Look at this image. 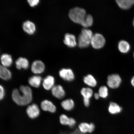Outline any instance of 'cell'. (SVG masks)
<instances>
[{"label": "cell", "mask_w": 134, "mask_h": 134, "mask_svg": "<svg viewBox=\"0 0 134 134\" xmlns=\"http://www.w3.org/2000/svg\"><path fill=\"white\" fill-rule=\"evenodd\" d=\"M21 93L18 89L13 90L12 98L17 104L24 106L29 104L32 100V92L31 88L27 86L22 85L20 88Z\"/></svg>", "instance_id": "cell-1"}, {"label": "cell", "mask_w": 134, "mask_h": 134, "mask_svg": "<svg viewBox=\"0 0 134 134\" xmlns=\"http://www.w3.org/2000/svg\"><path fill=\"white\" fill-rule=\"evenodd\" d=\"M51 92L53 96L58 99L63 98L66 95L63 87L60 85H54L51 89Z\"/></svg>", "instance_id": "cell-10"}, {"label": "cell", "mask_w": 134, "mask_h": 134, "mask_svg": "<svg viewBox=\"0 0 134 134\" xmlns=\"http://www.w3.org/2000/svg\"><path fill=\"white\" fill-rule=\"evenodd\" d=\"M116 1L118 6L123 9H129L134 4V0H117Z\"/></svg>", "instance_id": "cell-16"}, {"label": "cell", "mask_w": 134, "mask_h": 134, "mask_svg": "<svg viewBox=\"0 0 134 134\" xmlns=\"http://www.w3.org/2000/svg\"><path fill=\"white\" fill-rule=\"evenodd\" d=\"M118 48L120 52L122 53H126L129 51L130 46L129 43L128 42L122 40L119 42Z\"/></svg>", "instance_id": "cell-23"}, {"label": "cell", "mask_w": 134, "mask_h": 134, "mask_svg": "<svg viewBox=\"0 0 134 134\" xmlns=\"http://www.w3.org/2000/svg\"><path fill=\"white\" fill-rule=\"evenodd\" d=\"M93 23V19L92 16L90 14H87L86 17L81 25L83 27L88 28L91 26Z\"/></svg>", "instance_id": "cell-26"}, {"label": "cell", "mask_w": 134, "mask_h": 134, "mask_svg": "<svg viewBox=\"0 0 134 134\" xmlns=\"http://www.w3.org/2000/svg\"><path fill=\"white\" fill-rule=\"evenodd\" d=\"M93 35L91 30L85 28L82 30L78 38V45L79 47H87L91 44Z\"/></svg>", "instance_id": "cell-2"}, {"label": "cell", "mask_w": 134, "mask_h": 134, "mask_svg": "<svg viewBox=\"0 0 134 134\" xmlns=\"http://www.w3.org/2000/svg\"><path fill=\"white\" fill-rule=\"evenodd\" d=\"M12 77V73L7 68L0 65V78L5 80H8Z\"/></svg>", "instance_id": "cell-18"}, {"label": "cell", "mask_w": 134, "mask_h": 134, "mask_svg": "<svg viewBox=\"0 0 134 134\" xmlns=\"http://www.w3.org/2000/svg\"><path fill=\"white\" fill-rule=\"evenodd\" d=\"M1 61L2 66L7 68L10 66L12 64L13 62L11 55L6 53L1 55Z\"/></svg>", "instance_id": "cell-17"}, {"label": "cell", "mask_w": 134, "mask_h": 134, "mask_svg": "<svg viewBox=\"0 0 134 134\" xmlns=\"http://www.w3.org/2000/svg\"><path fill=\"white\" fill-rule=\"evenodd\" d=\"M80 93L83 99H90L93 95V91L90 87H85L82 88Z\"/></svg>", "instance_id": "cell-25"}, {"label": "cell", "mask_w": 134, "mask_h": 134, "mask_svg": "<svg viewBox=\"0 0 134 134\" xmlns=\"http://www.w3.org/2000/svg\"><path fill=\"white\" fill-rule=\"evenodd\" d=\"M94 98H95V99L96 100H98L100 98V97L99 94L98 93H95L94 94Z\"/></svg>", "instance_id": "cell-31"}, {"label": "cell", "mask_w": 134, "mask_h": 134, "mask_svg": "<svg viewBox=\"0 0 134 134\" xmlns=\"http://www.w3.org/2000/svg\"><path fill=\"white\" fill-rule=\"evenodd\" d=\"M133 57L134 58V52L133 54Z\"/></svg>", "instance_id": "cell-35"}, {"label": "cell", "mask_w": 134, "mask_h": 134, "mask_svg": "<svg viewBox=\"0 0 134 134\" xmlns=\"http://www.w3.org/2000/svg\"><path fill=\"white\" fill-rule=\"evenodd\" d=\"M45 65L42 62L36 60L31 65V70L35 74H39L43 72L45 70Z\"/></svg>", "instance_id": "cell-9"}, {"label": "cell", "mask_w": 134, "mask_h": 134, "mask_svg": "<svg viewBox=\"0 0 134 134\" xmlns=\"http://www.w3.org/2000/svg\"><path fill=\"white\" fill-rule=\"evenodd\" d=\"M5 94L4 89L2 85H0V100L4 98Z\"/></svg>", "instance_id": "cell-29"}, {"label": "cell", "mask_w": 134, "mask_h": 134, "mask_svg": "<svg viewBox=\"0 0 134 134\" xmlns=\"http://www.w3.org/2000/svg\"><path fill=\"white\" fill-rule=\"evenodd\" d=\"M41 108L44 111L50 112L52 113L56 111V108L52 102L47 100H45L42 102L41 103Z\"/></svg>", "instance_id": "cell-12"}, {"label": "cell", "mask_w": 134, "mask_h": 134, "mask_svg": "<svg viewBox=\"0 0 134 134\" xmlns=\"http://www.w3.org/2000/svg\"><path fill=\"white\" fill-rule=\"evenodd\" d=\"M55 79L52 75H48L43 80V86L45 90H51L54 86Z\"/></svg>", "instance_id": "cell-14"}, {"label": "cell", "mask_w": 134, "mask_h": 134, "mask_svg": "<svg viewBox=\"0 0 134 134\" xmlns=\"http://www.w3.org/2000/svg\"><path fill=\"white\" fill-rule=\"evenodd\" d=\"M26 113L28 116L31 119H35L39 116L40 110L38 105L33 104L29 105L26 109Z\"/></svg>", "instance_id": "cell-8"}, {"label": "cell", "mask_w": 134, "mask_h": 134, "mask_svg": "<svg viewBox=\"0 0 134 134\" xmlns=\"http://www.w3.org/2000/svg\"><path fill=\"white\" fill-rule=\"evenodd\" d=\"M90 99H83V103L85 106L86 107L89 106L90 104Z\"/></svg>", "instance_id": "cell-30"}, {"label": "cell", "mask_w": 134, "mask_h": 134, "mask_svg": "<svg viewBox=\"0 0 134 134\" xmlns=\"http://www.w3.org/2000/svg\"><path fill=\"white\" fill-rule=\"evenodd\" d=\"M131 84L134 87V76L132 79L131 80Z\"/></svg>", "instance_id": "cell-33"}, {"label": "cell", "mask_w": 134, "mask_h": 134, "mask_svg": "<svg viewBox=\"0 0 134 134\" xmlns=\"http://www.w3.org/2000/svg\"><path fill=\"white\" fill-rule=\"evenodd\" d=\"M61 105L62 108L66 111H70L75 106V103L71 99H68L62 102Z\"/></svg>", "instance_id": "cell-22"}, {"label": "cell", "mask_w": 134, "mask_h": 134, "mask_svg": "<svg viewBox=\"0 0 134 134\" xmlns=\"http://www.w3.org/2000/svg\"><path fill=\"white\" fill-rule=\"evenodd\" d=\"M63 41L65 44L69 47H75L77 45L75 37L70 34L67 33L65 35Z\"/></svg>", "instance_id": "cell-13"}, {"label": "cell", "mask_w": 134, "mask_h": 134, "mask_svg": "<svg viewBox=\"0 0 134 134\" xmlns=\"http://www.w3.org/2000/svg\"><path fill=\"white\" fill-rule=\"evenodd\" d=\"M83 81L85 84L91 87H94L97 84V80L93 75L88 74L84 77Z\"/></svg>", "instance_id": "cell-21"}, {"label": "cell", "mask_w": 134, "mask_h": 134, "mask_svg": "<svg viewBox=\"0 0 134 134\" xmlns=\"http://www.w3.org/2000/svg\"><path fill=\"white\" fill-rule=\"evenodd\" d=\"M79 130L84 134L87 133H91L94 131L95 126L94 124H88L86 122H82L78 126Z\"/></svg>", "instance_id": "cell-7"}, {"label": "cell", "mask_w": 134, "mask_h": 134, "mask_svg": "<svg viewBox=\"0 0 134 134\" xmlns=\"http://www.w3.org/2000/svg\"><path fill=\"white\" fill-rule=\"evenodd\" d=\"M59 75L62 79L66 81H72L75 78L74 73L70 68L62 69L59 71Z\"/></svg>", "instance_id": "cell-6"}, {"label": "cell", "mask_w": 134, "mask_h": 134, "mask_svg": "<svg viewBox=\"0 0 134 134\" xmlns=\"http://www.w3.org/2000/svg\"></svg>", "instance_id": "cell-36"}, {"label": "cell", "mask_w": 134, "mask_h": 134, "mask_svg": "<svg viewBox=\"0 0 134 134\" xmlns=\"http://www.w3.org/2000/svg\"><path fill=\"white\" fill-rule=\"evenodd\" d=\"M71 134H84L80 132L79 130L78 131H74L73 133H72Z\"/></svg>", "instance_id": "cell-32"}, {"label": "cell", "mask_w": 134, "mask_h": 134, "mask_svg": "<svg viewBox=\"0 0 134 134\" xmlns=\"http://www.w3.org/2000/svg\"><path fill=\"white\" fill-rule=\"evenodd\" d=\"M42 79L39 75H34L30 77L28 80L29 85L33 87L38 88L41 85Z\"/></svg>", "instance_id": "cell-20"}, {"label": "cell", "mask_w": 134, "mask_h": 134, "mask_svg": "<svg viewBox=\"0 0 134 134\" xmlns=\"http://www.w3.org/2000/svg\"><path fill=\"white\" fill-rule=\"evenodd\" d=\"M60 123L63 125H68L72 128L75 127L76 124V121L72 117H69L65 114L60 115L59 118Z\"/></svg>", "instance_id": "cell-11"}, {"label": "cell", "mask_w": 134, "mask_h": 134, "mask_svg": "<svg viewBox=\"0 0 134 134\" xmlns=\"http://www.w3.org/2000/svg\"><path fill=\"white\" fill-rule=\"evenodd\" d=\"M108 110L109 113L111 114H116L121 111L122 108L117 103L111 102L109 105Z\"/></svg>", "instance_id": "cell-24"}, {"label": "cell", "mask_w": 134, "mask_h": 134, "mask_svg": "<svg viewBox=\"0 0 134 134\" xmlns=\"http://www.w3.org/2000/svg\"><path fill=\"white\" fill-rule=\"evenodd\" d=\"M27 1L30 5L32 7L37 5L40 2L39 0H28Z\"/></svg>", "instance_id": "cell-28"}, {"label": "cell", "mask_w": 134, "mask_h": 134, "mask_svg": "<svg viewBox=\"0 0 134 134\" xmlns=\"http://www.w3.org/2000/svg\"><path fill=\"white\" fill-rule=\"evenodd\" d=\"M16 66L18 69L21 68L26 69L29 66V63L27 59L23 57H20L18 59L16 62Z\"/></svg>", "instance_id": "cell-19"}, {"label": "cell", "mask_w": 134, "mask_h": 134, "mask_svg": "<svg viewBox=\"0 0 134 134\" xmlns=\"http://www.w3.org/2000/svg\"><path fill=\"white\" fill-rule=\"evenodd\" d=\"M23 29L28 34L33 35L36 31V26L32 22L27 21L23 23Z\"/></svg>", "instance_id": "cell-15"}, {"label": "cell", "mask_w": 134, "mask_h": 134, "mask_svg": "<svg viewBox=\"0 0 134 134\" xmlns=\"http://www.w3.org/2000/svg\"><path fill=\"white\" fill-rule=\"evenodd\" d=\"M107 79V85L109 87L112 89L118 88L121 82V79L120 75L117 74L109 75Z\"/></svg>", "instance_id": "cell-5"}, {"label": "cell", "mask_w": 134, "mask_h": 134, "mask_svg": "<svg viewBox=\"0 0 134 134\" xmlns=\"http://www.w3.org/2000/svg\"><path fill=\"white\" fill-rule=\"evenodd\" d=\"M86 12L83 8L75 7L70 10L69 18L74 22L81 25L86 16Z\"/></svg>", "instance_id": "cell-3"}, {"label": "cell", "mask_w": 134, "mask_h": 134, "mask_svg": "<svg viewBox=\"0 0 134 134\" xmlns=\"http://www.w3.org/2000/svg\"><path fill=\"white\" fill-rule=\"evenodd\" d=\"M98 93L100 98H107L108 95V87L105 86H100L99 89Z\"/></svg>", "instance_id": "cell-27"}, {"label": "cell", "mask_w": 134, "mask_h": 134, "mask_svg": "<svg viewBox=\"0 0 134 134\" xmlns=\"http://www.w3.org/2000/svg\"><path fill=\"white\" fill-rule=\"evenodd\" d=\"M133 26H134V20H133Z\"/></svg>", "instance_id": "cell-34"}, {"label": "cell", "mask_w": 134, "mask_h": 134, "mask_svg": "<svg viewBox=\"0 0 134 134\" xmlns=\"http://www.w3.org/2000/svg\"><path fill=\"white\" fill-rule=\"evenodd\" d=\"M105 40L103 35L96 33L93 35L91 44L93 48L96 49H99L104 46Z\"/></svg>", "instance_id": "cell-4"}]
</instances>
